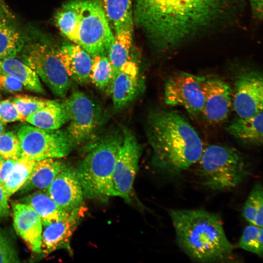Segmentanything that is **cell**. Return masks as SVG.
<instances>
[{
  "label": "cell",
  "mask_w": 263,
  "mask_h": 263,
  "mask_svg": "<svg viewBox=\"0 0 263 263\" xmlns=\"http://www.w3.org/2000/svg\"><path fill=\"white\" fill-rule=\"evenodd\" d=\"M133 21L154 42L169 47L224 13L228 0H132Z\"/></svg>",
  "instance_id": "6da1fadb"
},
{
  "label": "cell",
  "mask_w": 263,
  "mask_h": 263,
  "mask_svg": "<svg viewBox=\"0 0 263 263\" xmlns=\"http://www.w3.org/2000/svg\"><path fill=\"white\" fill-rule=\"evenodd\" d=\"M147 135L154 165L170 176H177L196 164L204 150L195 129L183 115L173 110L150 113Z\"/></svg>",
  "instance_id": "7a4b0ae2"
},
{
  "label": "cell",
  "mask_w": 263,
  "mask_h": 263,
  "mask_svg": "<svg viewBox=\"0 0 263 263\" xmlns=\"http://www.w3.org/2000/svg\"><path fill=\"white\" fill-rule=\"evenodd\" d=\"M169 215L177 244L190 259L201 263L234 259L233 246L217 213L202 209H173Z\"/></svg>",
  "instance_id": "3957f363"
},
{
  "label": "cell",
  "mask_w": 263,
  "mask_h": 263,
  "mask_svg": "<svg viewBox=\"0 0 263 263\" xmlns=\"http://www.w3.org/2000/svg\"><path fill=\"white\" fill-rule=\"evenodd\" d=\"M123 133L111 132L92 145L76 169L85 198L107 201L112 197V177Z\"/></svg>",
  "instance_id": "277c9868"
},
{
  "label": "cell",
  "mask_w": 263,
  "mask_h": 263,
  "mask_svg": "<svg viewBox=\"0 0 263 263\" xmlns=\"http://www.w3.org/2000/svg\"><path fill=\"white\" fill-rule=\"evenodd\" d=\"M197 163L201 184L214 191L233 189L251 173L250 166L244 154L224 145L213 144L204 148Z\"/></svg>",
  "instance_id": "5b68a950"
},
{
  "label": "cell",
  "mask_w": 263,
  "mask_h": 263,
  "mask_svg": "<svg viewBox=\"0 0 263 263\" xmlns=\"http://www.w3.org/2000/svg\"><path fill=\"white\" fill-rule=\"evenodd\" d=\"M78 19L75 40L92 56L108 53L113 33L99 0H78Z\"/></svg>",
  "instance_id": "8992f818"
},
{
  "label": "cell",
  "mask_w": 263,
  "mask_h": 263,
  "mask_svg": "<svg viewBox=\"0 0 263 263\" xmlns=\"http://www.w3.org/2000/svg\"><path fill=\"white\" fill-rule=\"evenodd\" d=\"M23 62L60 98L65 97L71 78L58 55V50L49 43L37 41L28 44L23 54Z\"/></svg>",
  "instance_id": "52a82bcc"
},
{
  "label": "cell",
  "mask_w": 263,
  "mask_h": 263,
  "mask_svg": "<svg viewBox=\"0 0 263 263\" xmlns=\"http://www.w3.org/2000/svg\"><path fill=\"white\" fill-rule=\"evenodd\" d=\"M17 135L20 157L35 161L67 156L75 146L67 131L47 130L28 124L21 125Z\"/></svg>",
  "instance_id": "ba28073f"
},
{
  "label": "cell",
  "mask_w": 263,
  "mask_h": 263,
  "mask_svg": "<svg viewBox=\"0 0 263 263\" xmlns=\"http://www.w3.org/2000/svg\"><path fill=\"white\" fill-rule=\"evenodd\" d=\"M70 123L67 132L75 146L93 137L100 121L99 108L84 93L76 90L63 102Z\"/></svg>",
  "instance_id": "9c48e42d"
},
{
  "label": "cell",
  "mask_w": 263,
  "mask_h": 263,
  "mask_svg": "<svg viewBox=\"0 0 263 263\" xmlns=\"http://www.w3.org/2000/svg\"><path fill=\"white\" fill-rule=\"evenodd\" d=\"M123 142L114 165L112 196L130 202L133 196V185L138 169L141 148L134 134L129 129L122 131Z\"/></svg>",
  "instance_id": "30bf717a"
},
{
  "label": "cell",
  "mask_w": 263,
  "mask_h": 263,
  "mask_svg": "<svg viewBox=\"0 0 263 263\" xmlns=\"http://www.w3.org/2000/svg\"><path fill=\"white\" fill-rule=\"evenodd\" d=\"M205 78L184 72L174 74L165 84V103L183 107L191 118H196L202 114L204 106L203 83Z\"/></svg>",
  "instance_id": "8fae6325"
},
{
  "label": "cell",
  "mask_w": 263,
  "mask_h": 263,
  "mask_svg": "<svg viewBox=\"0 0 263 263\" xmlns=\"http://www.w3.org/2000/svg\"><path fill=\"white\" fill-rule=\"evenodd\" d=\"M234 92L232 103L238 117L248 118L263 111L262 73L251 70L240 73L236 78Z\"/></svg>",
  "instance_id": "7c38bea8"
},
{
  "label": "cell",
  "mask_w": 263,
  "mask_h": 263,
  "mask_svg": "<svg viewBox=\"0 0 263 263\" xmlns=\"http://www.w3.org/2000/svg\"><path fill=\"white\" fill-rule=\"evenodd\" d=\"M204 106L202 114L213 124L221 123L228 117L232 104L230 85L218 77L205 78L203 83Z\"/></svg>",
  "instance_id": "4fadbf2b"
},
{
  "label": "cell",
  "mask_w": 263,
  "mask_h": 263,
  "mask_svg": "<svg viewBox=\"0 0 263 263\" xmlns=\"http://www.w3.org/2000/svg\"><path fill=\"white\" fill-rule=\"evenodd\" d=\"M54 201L71 212L82 206L84 196L76 169L67 166L56 177L47 189Z\"/></svg>",
  "instance_id": "5bb4252c"
},
{
  "label": "cell",
  "mask_w": 263,
  "mask_h": 263,
  "mask_svg": "<svg viewBox=\"0 0 263 263\" xmlns=\"http://www.w3.org/2000/svg\"><path fill=\"white\" fill-rule=\"evenodd\" d=\"M140 87L139 67L131 57L121 67L108 87L115 110L129 105L138 94Z\"/></svg>",
  "instance_id": "9a60e30c"
},
{
  "label": "cell",
  "mask_w": 263,
  "mask_h": 263,
  "mask_svg": "<svg viewBox=\"0 0 263 263\" xmlns=\"http://www.w3.org/2000/svg\"><path fill=\"white\" fill-rule=\"evenodd\" d=\"M84 210L82 206L66 217L44 226L41 246L44 253L48 254L62 248L70 250L71 238L83 216Z\"/></svg>",
  "instance_id": "2e32d148"
},
{
  "label": "cell",
  "mask_w": 263,
  "mask_h": 263,
  "mask_svg": "<svg viewBox=\"0 0 263 263\" xmlns=\"http://www.w3.org/2000/svg\"><path fill=\"white\" fill-rule=\"evenodd\" d=\"M12 211L17 234L33 252L41 253L42 224L38 215L30 206L20 202L13 203Z\"/></svg>",
  "instance_id": "e0dca14e"
},
{
  "label": "cell",
  "mask_w": 263,
  "mask_h": 263,
  "mask_svg": "<svg viewBox=\"0 0 263 263\" xmlns=\"http://www.w3.org/2000/svg\"><path fill=\"white\" fill-rule=\"evenodd\" d=\"M58 52L71 79L81 85L90 81L93 58L88 52L73 43L62 46Z\"/></svg>",
  "instance_id": "ac0fdd59"
},
{
  "label": "cell",
  "mask_w": 263,
  "mask_h": 263,
  "mask_svg": "<svg viewBox=\"0 0 263 263\" xmlns=\"http://www.w3.org/2000/svg\"><path fill=\"white\" fill-rule=\"evenodd\" d=\"M25 45V40L15 18L0 0V60L15 57Z\"/></svg>",
  "instance_id": "d6986e66"
},
{
  "label": "cell",
  "mask_w": 263,
  "mask_h": 263,
  "mask_svg": "<svg viewBox=\"0 0 263 263\" xmlns=\"http://www.w3.org/2000/svg\"><path fill=\"white\" fill-rule=\"evenodd\" d=\"M56 158H48L36 161L32 172L19 193L26 194L33 190L47 189L57 175L67 166Z\"/></svg>",
  "instance_id": "ffe728a7"
},
{
  "label": "cell",
  "mask_w": 263,
  "mask_h": 263,
  "mask_svg": "<svg viewBox=\"0 0 263 263\" xmlns=\"http://www.w3.org/2000/svg\"><path fill=\"white\" fill-rule=\"evenodd\" d=\"M263 111L248 117H236L226 125L225 130L243 144L261 146L263 144Z\"/></svg>",
  "instance_id": "44dd1931"
},
{
  "label": "cell",
  "mask_w": 263,
  "mask_h": 263,
  "mask_svg": "<svg viewBox=\"0 0 263 263\" xmlns=\"http://www.w3.org/2000/svg\"><path fill=\"white\" fill-rule=\"evenodd\" d=\"M19 202L30 206L38 215L44 226L66 217L70 213L61 208L51 197L47 189L36 190Z\"/></svg>",
  "instance_id": "7402d4cb"
},
{
  "label": "cell",
  "mask_w": 263,
  "mask_h": 263,
  "mask_svg": "<svg viewBox=\"0 0 263 263\" xmlns=\"http://www.w3.org/2000/svg\"><path fill=\"white\" fill-rule=\"evenodd\" d=\"M25 121L39 128L56 130L68 122L69 117L63 102L49 100L46 105L28 116Z\"/></svg>",
  "instance_id": "603a6c76"
},
{
  "label": "cell",
  "mask_w": 263,
  "mask_h": 263,
  "mask_svg": "<svg viewBox=\"0 0 263 263\" xmlns=\"http://www.w3.org/2000/svg\"><path fill=\"white\" fill-rule=\"evenodd\" d=\"M113 33V40L107 53L113 71L110 84L131 57L130 54L132 42L133 26L122 28Z\"/></svg>",
  "instance_id": "cb8c5ba5"
},
{
  "label": "cell",
  "mask_w": 263,
  "mask_h": 263,
  "mask_svg": "<svg viewBox=\"0 0 263 263\" xmlns=\"http://www.w3.org/2000/svg\"><path fill=\"white\" fill-rule=\"evenodd\" d=\"M0 71L15 77L29 91L38 94L44 93L37 74L28 65L15 57L0 59Z\"/></svg>",
  "instance_id": "d4e9b609"
},
{
  "label": "cell",
  "mask_w": 263,
  "mask_h": 263,
  "mask_svg": "<svg viewBox=\"0 0 263 263\" xmlns=\"http://www.w3.org/2000/svg\"><path fill=\"white\" fill-rule=\"evenodd\" d=\"M113 32L133 26L132 0H99Z\"/></svg>",
  "instance_id": "484cf974"
},
{
  "label": "cell",
  "mask_w": 263,
  "mask_h": 263,
  "mask_svg": "<svg viewBox=\"0 0 263 263\" xmlns=\"http://www.w3.org/2000/svg\"><path fill=\"white\" fill-rule=\"evenodd\" d=\"M78 19V0L64 4L57 11L55 20L61 34L74 43Z\"/></svg>",
  "instance_id": "4316f807"
},
{
  "label": "cell",
  "mask_w": 263,
  "mask_h": 263,
  "mask_svg": "<svg viewBox=\"0 0 263 263\" xmlns=\"http://www.w3.org/2000/svg\"><path fill=\"white\" fill-rule=\"evenodd\" d=\"M36 161L20 157L16 160L9 176L2 185L9 197L19 191L29 178Z\"/></svg>",
  "instance_id": "83f0119b"
},
{
  "label": "cell",
  "mask_w": 263,
  "mask_h": 263,
  "mask_svg": "<svg viewBox=\"0 0 263 263\" xmlns=\"http://www.w3.org/2000/svg\"><path fill=\"white\" fill-rule=\"evenodd\" d=\"M242 214L250 224L263 226V189L261 183H257L251 189L244 203Z\"/></svg>",
  "instance_id": "f1b7e54d"
},
{
  "label": "cell",
  "mask_w": 263,
  "mask_h": 263,
  "mask_svg": "<svg viewBox=\"0 0 263 263\" xmlns=\"http://www.w3.org/2000/svg\"><path fill=\"white\" fill-rule=\"evenodd\" d=\"M92 58L90 81L99 90L104 91L108 88L113 75L107 53L93 56Z\"/></svg>",
  "instance_id": "f546056e"
},
{
  "label": "cell",
  "mask_w": 263,
  "mask_h": 263,
  "mask_svg": "<svg viewBox=\"0 0 263 263\" xmlns=\"http://www.w3.org/2000/svg\"><path fill=\"white\" fill-rule=\"evenodd\" d=\"M238 244L241 248L262 257L263 251V227L249 224L244 229Z\"/></svg>",
  "instance_id": "4dcf8cb0"
},
{
  "label": "cell",
  "mask_w": 263,
  "mask_h": 263,
  "mask_svg": "<svg viewBox=\"0 0 263 263\" xmlns=\"http://www.w3.org/2000/svg\"><path fill=\"white\" fill-rule=\"evenodd\" d=\"M12 101L19 113L26 118L46 105L49 100L26 94L18 95Z\"/></svg>",
  "instance_id": "1f68e13d"
},
{
  "label": "cell",
  "mask_w": 263,
  "mask_h": 263,
  "mask_svg": "<svg viewBox=\"0 0 263 263\" xmlns=\"http://www.w3.org/2000/svg\"><path fill=\"white\" fill-rule=\"evenodd\" d=\"M0 155L5 159L20 157V142L15 132L9 131L0 135Z\"/></svg>",
  "instance_id": "d6a6232c"
},
{
  "label": "cell",
  "mask_w": 263,
  "mask_h": 263,
  "mask_svg": "<svg viewBox=\"0 0 263 263\" xmlns=\"http://www.w3.org/2000/svg\"><path fill=\"white\" fill-rule=\"evenodd\" d=\"M0 120L4 124L15 121L25 122V118L19 112L12 100L0 101Z\"/></svg>",
  "instance_id": "836d02e7"
},
{
  "label": "cell",
  "mask_w": 263,
  "mask_h": 263,
  "mask_svg": "<svg viewBox=\"0 0 263 263\" xmlns=\"http://www.w3.org/2000/svg\"><path fill=\"white\" fill-rule=\"evenodd\" d=\"M20 262L18 253L11 240L0 231V263Z\"/></svg>",
  "instance_id": "e575fe53"
},
{
  "label": "cell",
  "mask_w": 263,
  "mask_h": 263,
  "mask_svg": "<svg viewBox=\"0 0 263 263\" xmlns=\"http://www.w3.org/2000/svg\"><path fill=\"white\" fill-rule=\"evenodd\" d=\"M24 88L22 83L15 77L0 71V89L11 94L21 91Z\"/></svg>",
  "instance_id": "d590c367"
},
{
  "label": "cell",
  "mask_w": 263,
  "mask_h": 263,
  "mask_svg": "<svg viewBox=\"0 0 263 263\" xmlns=\"http://www.w3.org/2000/svg\"><path fill=\"white\" fill-rule=\"evenodd\" d=\"M9 197L3 185L0 183V220L5 218L9 214Z\"/></svg>",
  "instance_id": "8d00e7d4"
},
{
  "label": "cell",
  "mask_w": 263,
  "mask_h": 263,
  "mask_svg": "<svg viewBox=\"0 0 263 263\" xmlns=\"http://www.w3.org/2000/svg\"><path fill=\"white\" fill-rule=\"evenodd\" d=\"M17 159H5L0 170V183L2 185L5 182L11 173Z\"/></svg>",
  "instance_id": "74e56055"
},
{
  "label": "cell",
  "mask_w": 263,
  "mask_h": 263,
  "mask_svg": "<svg viewBox=\"0 0 263 263\" xmlns=\"http://www.w3.org/2000/svg\"><path fill=\"white\" fill-rule=\"evenodd\" d=\"M251 10L255 17L259 19L263 17V0H249Z\"/></svg>",
  "instance_id": "f35d334b"
},
{
  "label": "cell",
  "mask_w": 263,
  "mask_h": 263,
  "mask_svg": "<svg viewBox=\"0 0 263 263\" xmlns=\"http://www.w3.org/2000/svg\"><path fill=\"white\" fill-rule=\"evenodd\" d=\"M4 124L0 120V135L4 132Z\"/></svg>",
  "instance_id": "ab89813d"
},
{
  "label": "cell",
  "mask_w": 263,
  "mask_h": 263,
  "mask_svg": "<svg viewBox=\"0 0 263 263\" xmlns=\"http://www.w3.org/2000/svg\"><path fill=\"white\" fill-rule=\"evenodd\" d=\"M5 160V158H4L3 157L0 155V170Z\"/></svg>",
  "instance_id": "60d3db41"
},
{
  "label": "cell",
  "mask_w": 263,
  "mask_h": 263,
  "mask_svg": "<svg viewBox=\"0 0 263 263\" xmlns=\"http://www.w3.org/2000/svg\"><path fill=\"white\" fill-rule=\"evenodd\" d=\"M0 92H1V90H0Z\"/></svg>",
  "instance_id": "b9f144b4"
}]
</instances>
